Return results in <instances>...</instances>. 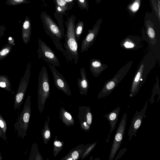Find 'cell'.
Wrapping results in <instances>:
<instances>
[{
    "label": "cell",
    "instance_id": "1",
    "mask_svg": "<svg viewBox=\"0 0 160 160\" xmlns=\"http://www.w3.org/2000/svg\"><path fill=\"white\" fill-rule=\"evenodd\" d=\"M156 57L152 52L144 56L141 61L132 80L129 96H135L146 81L148 75L155 66Z\"/></svg>",
    "mask_w": 160,
    "mask_h": 160
},
{
    "label": "cell",
    "instance_id": "4",
    "mask_svg": "<svg viewBox=\"0 0 160 160\" xmlns=\"http://www.w3.org/2000/svg\"><path fill=\"white\" fill-rule=\"evenodd\" d=\"M49 95V76L46 68L43 65L39 72L38 79V103L40 114L44 110L46 102Z\"/></svg>",
    "mask_w": 160,
    "mask_h": 160
},
{
    "label": "cell",
    "instance_id": "12",
    "mask_svg": "<svg viewBox=\"0 0 160 160\" xmlns=\"http://www.w3.org/2000/svg\"><path fill=\"white\" fill-rule=\"evenodd\" d=\"M102 20V18L98 19L91 29L89 30L88 33L81 43V52L86 51L94 43L99 32Z\"/></svg>",
    "mask_w": 160,
    "mask_h": 160
},
{
    "label": "cell",
    "instance_id": "26",
    "mask_svg": "<svg viewBox=\"0 0 160 160\" xmlns=\"http://www.w3.org/2000/svg\"><path fill=\"white\" fill-rule=\"evenodd\" d=\"M84 25V22L79 19L74 27V34L77 42H78L81 35Z\"/></svg>",
    "mask_w": 160,
    "mask_h": 160
},
{
    "label": "cell",
    "instance_id": "23",
    "mask_svg": "<svg viewBox=\"0 0 160 160\" xmlns=\"http://www.w3.org/2000/svg\"><path fill=\"white\" fill-rule=\"evenodd\" d=\"M141 0H132L127 6V9L129 14L134 16L139 9Z\"/></svg>",
    "mask_w": 160,
    "mask_h": 160
},
{
    "label": "cell",
    "instance_id": "37",
    "mask_svg": "<svg viewBox=\"0 0 160 160\" xmlns=\"http://www.w3.org/2000/svg\"><path fill=\"white\" fill-rule=\"evenodd\" d=\"M2 159V157L1 156V153L0 152V160H1Z\"/></svg>",
    "mask_w": 160,
    "mask_h": 160
},
{
    "label": "cell",
    "instance_id": "29",
    "mask_svg": "<svg viewBox=\"0 0 160 160\" xmlns=\"http://www.w3.org/2000/svg\"><path fill=\"white\" fill-rule=\"evenodd\" d=\"M30 2V1L28 0H7L6 4L9 6H15L23 3H28Z\"/></svg>",
    "mask_w": 160,
    "mask_h": 160
},
{
    "label": "cell",
    "instance_id": "24",
    "mask_svg": "<svg viewBox=\"0 0 160 160\" xmlns=\"http://www.w3.org/2000/svg\"><path fill=\"white\" fill-rule=\"evenodd\" d=\"M29 160H43L42 155L39 151L37 143L34 142L32 146Z\"/></svg>",
    "mask_w": 160,
    "mask_h": 160
},
{
    "label": "cell",
    "instance_id": "28",
    "mask_svg": "<svg viewBox=\"0 0 160 160\" xmlns=\"http://www.w3.org/2000/svg\"><path fill=\"white\" fill-rule=\"evenodd\" d=\"M97 143V142H95L91 144L89 143L87 144L86 148L80 156L81 160L85 158L89 155L96 146Z\"/></svg>",
    "mask_w": 160,
    "mask_h": 160
},
{
    "label": "cell",
    "instance_id": "18",
    "mask_svg": "<svg viewBox=\"0 0 160 160\" xmlns=\"http://www.w3.org/2000/svg\"><path fill=\"white\" fill-rule=\"evenodd\" d=\"M87 144H81L72 148L61 160H76L80 158V156L86 148Z\"/></svg>",
    "mask_w": 160,
    "mask_h": 160
},
{
    "label": "cell",
    "instance_id": "31",
    "mask_svg": "<svg viewBox=\"0 0 160 160\" xmlns=\"http://www.w3.org/2000/svg\"><path fill=\"white\" fill-rule=\"evenodd\" d=\"M0 128L3 133L6 135L7 126L6 122L0 113Z\"/></svg>",
    "mask_w": 160,
    "mask_h": 160
},
{
    "label": "cell",
    "instance_id": "2",
    "mask_svg": "<svg viewBox=\"0 0 160 160\" xmlns=\"http://www.w3.org/2000/svg\"><path fill=\"white\" fill-rule=\"evenodd\" d=\"M76 17L72 15L68 17L65 22L66 32L64 35L65 42L63 45V54L67 61L77 64L79 58L78 52V43L74 34V27Z\"/></svg>",
    "mask_w": 160,
    "mask_h": 160
},
{
    "label": "cell",
    "instance_id": "10",
    "mask_svg": "<svg viewBox=\"0 0 160 160\" xmlns=\"http://www.w3.org/2000/svg\"><path fill=\"white\" fill-rule=\"evenodd\" d=\"M78 118L81 128L87 132L90 130L93 119V115L89 106H82L78 108Z\"/></svg>",
    "mask_w": 160,
    "mask_h": 160
},
{
    "label": "cell",
    "instance_id": "33",
    "mask_svg": "<svg viewBox=\"0 0 160 160\" xmlns=\"http://www.w3.org/2000/svg\"><path fill=\"white\" fill-rule=\"evenodd\" d=\"M9 52V50L8 48H5L2 49L0 52V54L1 56H5Z\"/></svg>",
    "mask_w": 160,
    "mask_h": 160
},
{
    "label": "cell",
    "instance_id": "8",
    "mask_svg": "<svg viewBox=\"0 0 160 160\" xmlns=\"http://www.w3.org/2000/svg\"><path fill=\"white\" fill-rule=\"evenodd\" d=\"M127 116V113L124 112L117 129L110 152L109 160L113 159L122 142L125 130Z\"/></svg>",
    "mask_w": 160,
    "mask_h": 160
},
{
    "label": "cell",
    "instance_id": "14",
    "mask_svg": "<svg viewBox=\"0 0 160 160\" xmlns=\"http://www.w3.org/2000/svg\"><path fill=\"white\" fill-rule=\"evenodd\" d=\"M143 44L142 40L140 37L128 35L121 41L120 46L124 49L135 50L142 48Z\"/></svg>",
    "mask_w": 160,
    "mask_h": 160
},
{
    "label": "cell",
    "instance_id": "27",
    "mask_svg": "<svg viewBox=\"0 0 160 160\" xmlns=\"http://www.w3.org/2000/svg\"><path fill=\"white\" fill-rule=\"evenodd\" d=\"M156 94L158 95V102L159 101L160 99V89L159 84V79L158 76L156 77V82L153 86L151 96L150 99V103H152L154 102V98Z\"/></svg>",
    "mask_w": 160,
    "mask_h": 160
},
{
    "label": "cell",
    "instance_id": "3",
    "mask_svg": "<svg viewBox=\"0 0 160 160\" xmlns=\"http://www.w3.org/2000/svg\"><path fill=\"white\" fill-rule=\"evenodd\" d=\"M40 19L45 33L49 36L57 49L63 54L64 49L61 42L63 35L58 25L51 17L46 12L42 11L40 14Z\"/></svg>",
    "mask_w": 160,
    "mask_h": 160
},
{
    "label": "cell",
    "instance_id": "32",
    "mask_svg": "<svg viewBox=\"0 0 160 160\" xmlns=\"http://www.w3.org/2000/svg\"><path fill=\"white\" fill-rule=\"evenodd\" d=\"M127 149V148H124L122 149H121L115 158V160H117L119 159L126 152Z\"/></svg>",
    "mask_w": 160,
    "mask_h": 160
},
{
    "label": "cell",
    "instance_id": "20",
    "mask_svg": "<svg viewBox=\"0 0 160 160\" xmlns=\"http://www.w3.org/2000/svg\"><path fill=\"white\" fill-rule=\"evenodd\" d=\"M59 118L68 127L75 125L74 121L72 115L63 107H62L60 109Z\"/></svg>",
    "mask_w": 160,
    "mask_h": 160
},
{
    "label": "cell",
    "instance_id": "6",
    "mask_svg": "<svg viewBox=\"0 0 160 160\" xmlns=\"http://www.w3.org/2000/svg\"><path fill=\"white\" fill-rule=\"evenodd\" d=\"M31 96L28 95L20 116L14 124V127L18 132V136L23 139L27 134L31 116Z\"/></svg>",
    "mask_w": 160,
    "mask_h": 160
},
{
    "label": "cell",
    "instance_id": "15",
    "mask_svg": "<svg viewBox=\"0 0 160 160\" xmlns=\"http://www.w3.org/2000/svg\"><path fill=\"white\" fill-rule=\"evenodd\" d=\"M108 66L102 63L99 60L92 58L90 60V70L93 76L98 77Z\"/></svg>",
    "mask_w": 160,
    "mask_h": 160
},
{
    "label": "cell",
    "instance_id": "21",
    "mask_svg": "<svg viewBox=\"0 0 160 160\" xmlns=\"http://www.w3.org/2000/svg\"><path fill=\"white\" fill-rule=\"evenodd\" d=\"M50 117L49 116L47 117L43 128L41 130V134L44 143L46 145L50 140L51 136L50 129L49 127L50 121Z\"/></svg>",
    "mask_w": 160,
    "mask_h": 160
},
{
    "label": "cell",
    "instance_id": "30",
    "mask_svg": "<svg viewBox=\"0 0 160 160\" xmlns=\"http://www.w3.org/2000/svg\"><path fill=\"white\" fill-rule=\"evenodd\" d=\"M78 6L82 10L85 9L87 11L89 10V4L88 0H76Z\"/></svg>",
    "mask_w": 160,
    "mask_h": 160
},
{
    "label": "cell",
    "instance_id": "9",
    "mask_svg": "<svg viewBox=\"0 0 160 160\" xmlns=\"http://www.w3.org/2000/svg\"><path fill=\"white\" fill-rule=\"evenodd\" d=\"M38 42V47L37 52L38 58L42 59L48 64L60 67L59 60L52 49L41 39H39Z\"/></svg>",
    "mask_w": 160,
    "mask_h": 160
},
{
    "label": "cell",
    "instance_id": "40",
    "mask_svg": "<svg viewBox=\"0 0 160 160\" xmlns=\"http://www.w3.org/2000/svg\"></svg>",
    "mask_w": 160,
    "mask_h": 160
},
{
    "label": "cell",
    "instance_id": "17",
    "mask_svg": "<svg viewBox=\"0 0 160 160\" xmlns=\"http://www.w3.org/2000/svg\"><path fill=\"white\" fill-rule=\"evenodd\" d=\"M80 73L81 78H79L77 80L79 93L82 95L86 96L89 88V83L84 68L80 69Z\"/></svg>",
    "mask_w": 160,
    "mask_h": 160
},
{
    "label": "cell",
    "instance_id": "25",
    "mask_svg": "<svg viewBox=\"0 0 160 160\" xmlns=\"http://www.w3.org/2000/svg\"><path fill=\"white\" fill-rule=\"evenodd\" d=\"M64 145V142L63 141H60L58 139L57 136H55L53 142V153L54 158L56 157L58 154L62 150Z\"/></svg>",
    "mask_w": 160,
    "mask_h": 160
},
{
    "label": "cell",
    "instance_id": "34",
    "mask_svg": "<svg viewBox=\"0 0 160 160\" xmlns=\"http://www.w3.org/2000/svg\"><path fill=\"white\" fill-rule=\"evenodd\" d=\"M0 137L3 139L5 141H7V137L6 135H5L1 131L0 128Z\"/></svg>",
    "mask_w": 160,
    "mask_h": 160
},
{
    "label": "cell",
    "instance_id": "5",
    "mask_svg": "<svg viewBox=\"0 0 160 160\" xmlns=\"http://www.w3.org/2000/svg\"><path fill=\"white\" fill-rule=\"evenodd\" d=\"M133 62L129 61L120 68L111 79L108 80L105 83L102 89L97 96L98 99L105 97L110 95L118 84L126 76L131 68Z\"/></svg>",
    "mask_w": 160,
    "mask_h": 160
},
{
    "label": "cell",
    "instance_id": "38",
    "mask_svg": "<svg viewBox=\"0 0 160 160\" xmlns=\"http://www.w3.org/2000/svg\"><path fill=\"white\" fill-rule=\"evenodd\" d=\"M44 3L45 2V0H41Z\"/></svg>",
    "mask_w": 160,
    "mask_h": 160
},
{
    "label": "cell",
    "instance_id": "7",
    "mask_svg": "<svg viewBox=\"0 0 160 160\" xmlns=\"http://www.w3.org/2000/svg\"><path fill=\"white\" fill-rule=\"evenodd\" d=\"M76 0H55V12L54 16L58 23V25L62 34L64 35L63 18L66 12L71 10Z\"/></svg>",
    "mask_w": 160,
    "mask_h": 160
},
{
    "label": "cell",
    "instance_id": "39",
    "mask_svg": "<svg viewBox=\"0 0 160 160\" xmlns=\"http://www.w3.org/2000/svg\"><path fill=\"white\" fill-rule=\"evenodd\" d=\"M9 40H11L12 39V38H11V37L9 38Z\"/></svg>",
    "mask_w": 160,
    "mask_h": 160
},
{
    "label": "cell",
    "instance_id": "11",
    "mask_svg": "<svg viewBox=\"0 0 160 160\" xmlns=\"http://www.w3.org/2000/svg\"><path fill=\"white\" fill-rule=\"evenodd\" d=\"M149 101V100L146 102L145 105L141 111L138 112L137 110L136 111L135 114L131 122L130 126L128 132L129 140H131L133 135L135 137L137 136L136 133L141 126L143 119L146 117L145 113Z\"/></svg>",
    "mask_w": 160,
    "mask_h": 160
},
{
    "label": "cell",
    "instance_id": "19",
    "mask_svg": "<svg viewBox=\"0 0 160 160\" xmlns=\"http://www.w3.org/2000/svg\"><path fill=\"white\" fill-rule=\"evenodd\" d=\"M121 107H118L108 113L103 115V117L107 118L110 126V133H111L115 128L118 120V117L120 111Z\"/></svg>",
    "mask_w": 160,
    "mask_h": 160
},
{
    "label": "cell",
    "instance_id": "35",
    "mask_svg": "<svg viewBox=\"0 0 160 160\" xmlns=\"http://www.w3.org/2000/svg\"><path fill=\"white\" fill-rule=\"evenodd\" d=\"M0 87L4 88L6 87V83L4 82H0Z\"/></svg>",
    "mask_w": 160,
    "mask_h": 160
},
{
    "label": "cell",
    "instance_id": "16",
    "mask_svg": "<svg viewBox=\"0 0 160 160\" xmlns=\"http://www.w3.org/2000/svg\"><path fill=\"white\" fill-rule=\"evenodd\" d=\"M145 24L147 42L151 46L155 47L157 40L154 23L148 20Z\"/></svg>",
    "mask_w": 160,
    "mask_h": 160
},
{
    "label": "cell",
    "instance_id": "36",
    "mask_svg": "<svg viewBox=\"0 0 160 160\" xmlns=\"http://www.w3.org/2000/svg\"><path fill=\"white\" fill-rule=\"evenodd\" d=\"M102 0H95L97 4H99L101 1Z\"/></svg>",
    "mask_w": 160,
    "mask_h": 160
},
{
    "label": "cell",
    "instance_id": "22",
    "mask_svg": "<svg viewBox=\"0 0 160 160\" xmlns=\"http://www.w3.org/2000/svg\"><path fill=\"white\" fill-rule=\"evenodd\" d=\"M31 20L28 16H26L25 20L22 25L23 34L24 37L28 40L30 37L31 32Z\"/></svg>",
    "mask_w": 160,
    "mask_h": 160
},
{
    "label": "cell",
    "instance_id": "13",
    "mask_svg": "<svg viewBox=\"0 0 160 160\" xmlns=\"http://www.w3.org/2000/svg\"><path fill=\"white\" fill-rule=\"evenodd\" d=\"M53 75L54 82L56 88L69 96H71L69 86L63 76L56 69L55 67L48 64Z\"/></svg>",
    "mask_w": 160,
    "mask_h": 160
}]
</instances>
